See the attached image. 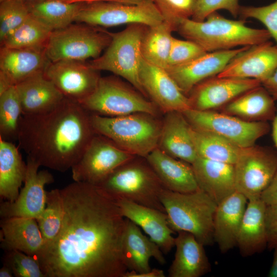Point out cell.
<instances>
[{
  "label": "cell",
  "instance_id": "25",
  "mask_svg": "<svg viewBox=\"0 0 277 277\" xmlns=\"http://www.w3.org/2000/svg\"><path fill=\"white\" fill-rule=\"evenodd\" d=\"M164 114L157 147L171 156L192 164L197 155L190 133L191 125L182 112Z\"/></svg>",
  "mask_w": 277,
  "mask_h": 277
},
{
  "label": "cell",
  "instance_id": "39",
  "mask_svg": "<svg viewBox=\"0 0 277 277\" xmlns=\"http://www.w3.org/2000/svg\"><path fill=\"white\" fill-rule=\"evenodd\" d=\"M27 3L22 0H5L0 5V43L29 16Z\"/></svg>",
  "mask_w": 277,
  "mask_h": 277
},
{
  "label": "cell",
  "instance_id": "47",
  "mask_svg": "<svg viewBox=\"0 0 277 277\" xmlns=\"http://www.w3.org/2000/svg\"><path fill=\"white\" fill-rule=\"evenodd\" d=\"M261 85L275 101L277 100V69L270 77L262 81Z\"/></svg>",
  "mask_w": 277,
  "mask_h": 277
},
{
  "label": "cell",
  "instance_id": "44",
  "mask_svg": "<svg viewBox=\"0 0 277 277\" xmlns=\"http://www.w3.org/2000/svg\"><path fill=\"white\" fill-rule=\"evenodd\" d=\"M240 6L239 0H198L191 19L203 22L211 13L220 9L226 10L236 17L239 15Z\"/></svg>",
  "mask_w": 277,
  "mask_h": 277
},
{
  "label": "cell",
  "instance_id": "33",
  "mask_svg": "<svg viewBox=\"0 0 277 277\" xmlns=\"http://www.w3.org/2000/svg\"><path fill=\"white\" fill-rule=\"evenodd\" d=\"M190 133L197 155L234 165L243 148L210 131L191 126Z\"/></svg>",
  "mask_w": 277,
  "mask_h": 277
},
{
  "label": "cell",
  "instance_id": "36",
  "mask_svg": "<svg viewBox=\"0 0 277 277\" xmlns=\"http://www.w3.org/2000/svg\"><path fill=\"white\" fill-rule=\"evenodd\" d=\"M52 30L30 14L2 43L10 48L45 47Z\"/></svg>",
  "mask_w": 277,
  "mask_h": 277
},
{
  "label": "cell",
  "instance_id": "13",
  "mask_svg": "<svg viewBox=\"0 0 277 277\" xmlns=\"http://www.w3.org/2000/svg\"><path fill=\"white\" fill-rule=\"evenodd\" d=\"M107 137L95 133L72 167L74 182L96 185L117 167L134 157Z\"/></svg>",
  "mask_w": 277,
  "mask_h": 277
},
{
  "label": "cell",
  "instance_id": "32",
  "mask_svg": "<svg viewBox=\"0 0 277 277\" xmlns=\"http://www.w3.org/2000/svg\"><path fill=\"white\" fill-rule=\"evenodd\" d=\"M27 164L18 148L11 142L0 137V196L12 202L17 197L24 183Z\"/></svg>",
  "mask_w": 277,
  "mask_h": 277
},
{
  "label": "cell",
  "instance_id": "41",
  "mask_svg": "<svg viewBox=\"0 0 277 277\" xmlns=\"http://www.w3.org/2000/svg\"><path fill=\"white\" fill-rule=\"evenodd\" d=\"M3 264L10 268L16 277H46L37 260L20 251H6Z\"/></svg>",
  "mask_w": 277,
  "mask_h": 277
},
{
  "label": "cell",
  "instance_id": "42",
  "mask_svg": "<svg viewBox=\"0 0 277 277\" xmlns=\"http://www.w3.org/2000/svg\"><path fill=\"white\" fill-rule=\"evenodd\" d=\"M239 16L241 19L254 18L263 24L277 46V0L264 6H241Z\"/></svg>",
  "mask_w": 277,
  "mask_h": 277
},
{
  "label": "cell",
  "instance_id": "5",
  "mask_svg": "<svg viewBox=\"0 0 277 277\" xmlns=\"http://www.w3.org/2000/svg\"><path fill=\"white\" fill-rule=\"evenodd\" d=\"M96 186L114 201L125 199L166 213L160 200L165 187L146 157L134 156Z\"/></svg>",
  "mask_w": 277,
  "mask_h": 277
},
{
  "label": "cell",
  "instance_id": "29",
  "mask_svg": "<svg viewBox=\"0 0 277 277\" xmlns=\"http://www.w3.org/2000/svg\"><path fill=\"white\" fill-rule=\"evenodd\" d=\"M266 207L260 197L248 201L237 238L242 256L262 252L267 247Z\"/></svg>",
  "mask_w": 277,
  "mask_h": 277
},
{
  "label": "cell",
  "instance_id": "34",
  "mask_svg": "<svg viewBox=\"0 0 277 277\" xmlns=\"http://www.w3.org/2000/svg\"><path fill=\"white\" fill-rule=\"evenodd\" d=\"M174 28L163 21L147 26L141 39L142 57L148 62L166 69L171 50Z\"/></svg>",
  "mask_w": 277,
  "mask_h": 277
},
{
  "label": "cell",
  "instance_id": "49",
  "mask_svg": "<svg viewBox=\"0 0 277 277\" xmlns=\"http://www.w3.org/2000/svg\"><path fill=\"white\" fill-rule=\"evenodd\" d=\"M273 249L272 263L268 274L269 277H277V246Z\"/></svg>",
  "mask_w": 277,
  "mask_h": 277
},
{
  "label": "cell",
  "instance_id": "24",
  "mask_svg": "<svg viewBox=\"0 0 277 277\" xmlns=\"http://www.w3.org/2000/svg\"><path fill=\"white\" fill-rule=\"evenodd\" d=\"M51 61L45 47L10 48L1 47L0 73L16 85L45 71Z\"/></svg>",
  "mask_w": 277,
  "mask_h": 277
},
{
  "label": "cell",
  "instance_id": "2",
  "mask_svg": "<svg viewBox=\"0 0 277 277\" xmlns=\"http://www.w3.org/2000/svg\"><path fill=\"white\" fill-rule=\"evenodd\" d=\"M90 114L78 102L65 97L49 111L23 114L19 147L41 166L64 172L78 161L95 134Z\"/></svg>",
  "mask_w": 277,
  "mask_h": 277
},
{
  "label": "cell",
  "instance_id": "54",
  "mask_svg": "<svg viewBox=\"0 0 277 277\" xmlns=\"http://www.w3.org/2000/svg\"><path fill=\"white\" fill-rule=\"evenodd\" d=\"M4 1H5V0H0V2H2Z\"/></svg>",
  "mask_w": 277,
  "mask_h": 277
},
{
  "label": "cell",
  "instance_id": "9",
  "mask_svg": "<svg viewBox=\"0 0 277 277\" xmlns=\"http://www.w3.org/2000/svg\"><path fill=\"white\" fill-rule=\"evenodd\" d=\"M80 104L90 113L119 116L136 112L159 115L161 112L147 97L117 76L100 77L93 92Z\"/></svg>",
  "mask_w": 277,
  "mask_h": 277
},
{
  "label": "cell",
  "instance_id": "51",
  "mask_svg": "<svg viewBox=\"0 0 277 277\" xmlns=\"http://www.w3.org/2000/svg\"><path fill=\"white\" fill-rule=\"evenodd\" d=\"M13 273L10 268L6 264H3L0 269V277H12Z\"/></svg>",
  "mask_w": 277,
  "mask_h": 277
},
{
  "label": "cell",
  "instance_id": "3",
  "mask_svg": "<svg viewBox=\"0 0 277 277\" xmlns=\"http://www.w3.org/2000/svg\"><path fill=\"white\" fill-rule=\"evenodd\" d=\"M245 23L244 19L226 18L215 11L203 22L191 18L182 20L176 31L207 52L251 46L272 38L267 29L252 28L245 25Z\"/></svg>",
  "mask_w": 277,
  "mask_h": 277
},
{
  "label": "cell",
  "instance_id": "31",
  "mask_svg": "<svg viewBox=\"0 0 277 277\" xmlns=\"http://www.w3.org/2000/svg\"><path fill=\"white\" fill-rule=\"evenodd\" d=\"M274 100L261 85L239 95L223 106L222 112L250 121L273 120L276 112Z\"/></svg>",
  "mask_w": 277,
  "mask_h": 277
},
{
  "label": "cell",
  "instance_id": "45",
  "mask_svg": "<svg viewBox=\"0 0 277 277\" xmlns=\"http://www.w3.org/2000/svg\"><path fill=\"white\" fill-rule=\"evenodd\" d=\"M266 226L267 248L272 249L277 246V205L267 206Z\"/></svg>",
  "mask_w": 277,
  "mask_h": 277
},
{
  "label": "cell",
  "instance_id": "16",
  "mask_svg": "<svg viewBox=\"0 0 277 277\" xmlns=\"http://www.w3.org/2000/svg\"><path fill=\"white\" fill-rule=\"evenodd\" d=\"M139 76L148 98L163 113L191 109L188 96L179 88L166 70L142 57Z\"/></svg>",
  "mask_w": 277,
  "mask_h": 277
},
{
  "label": "cell",
  "instance_id": "22",
  "mask_svg": "<svg viewBox=\"0 0 277 277\" xmlns=\"http://www.w3.org/2000/svg\"><path fill=\"white\" fill-rule=\"evenodd\" d=\"M1 246L5 251L16 250L36 258L45 242L35 219L13 216L1 221Z\"/></svg>",
  "mask_w": 277,
  "mask_h": 277
},
{
  "label": "cell",
  "instance_id": "48",
  "mask_svg": "<svg viewBox=\"0 0 277 277\" xmlns=\"http://www.w3.org/2000/svg\"><path fill=\"white\" fill-rule=\"evenodd\" d=\"M164 271L160 269H151L144 272L138 273L134 271H127L123 277H165Z\"/></svg>",
  "mask_w": 277,
  "mask_h": 277
},
{
  "label": "cell",
  "instance_id": "43",
  "mask_svg": "<svg viewBox=\"0 0 277 277\" xmlns=\"http://www.w3.org/2000/svg\"><path fill=\"white\" fill-rule=\"evenodd\" d=\"M206 53L207 52L202 47L192 41L181 40L173 37L167 67L189 63Z\"/></svg>",
  "mask_w": 277,
  "mask_h": 277
},
{
  "label": "cell",
  "instance_id": "38",
  "mask_svg": "<svg viewBox=\"0 0 277 277\" xmlns=\"http://www.w3.org/2000/svg\"><path fill=\"white\" fill-rule=\"evenodd\" d=\"M46 196L45 208L36 219L45 244L50 243L56 237L61 230L63 218L60 189L47 191Z\"/></svg>",
  "mask_w": 277,
  "mask_h": 277
},
{
  "label": "cell",
  "instance_id": "6",
  "mask_svg": "<svg viewBox=\"0 0 277 277\" xmlns=\"http://www.w3.org/2000/svg\"><path fill=\"white\" fill-rule=\"evenodd\" d=\"M160 200L174 232L193 234L204 246H211L213 238V219L217 204L200 189L191 193H179L164 189Z\"/></svg>",
  "mask_w": 277,
  "mask_h": 277
},
{
  "label": "cell",
  "instance_id": "28",
  "mask_svg": "<svg viewBox=\"0 0 277 277\" xmlns=\"http://www.w3.org/2000/svg\"><path fill=\"white\" fill-rule=\"evenodd\" d=\"M123 253L125 265L129 271L141 273L151 270L149 260L152 258L161 265L166 263L164 253L160 247L144 235L139 226L127 218Z\"/></svg>",
  "mask_w": 277,
  "mask_h": 277
},
{
  "label": "cell",
  "instance_id": "11",
  "mask_svg": "<svg viewBox=\"0 0 277 277\" xmlns=\"http://www.w3.org/2000/svg\"><path fill=\"white\" fill-rule=\"evenodd\" d=\"M182 112L192 127L214 133L242 148L254 145L270 130L267 122L247 121L212 110L190 109Z\"/></svg>",
  "mask_w": 277,
  "mask_h": 277
},
{
  "label": "cell",
  "instance_id": "1",
  "mask_svg": "<svg viewBox=\"0 0 277 277\" xmlns=\"http://www.w3.org/2000/svg\"><path fill=\"white\" fill-rule=\"evenodd\" d=\"M61 230L36 258L46 277H123L126 218L97 186L74 182L60 189Z\"/></svg>",
  "mask_w": 277,
  "mask_h": 277
},
{
  "label": "cell",
  "instance_id": "40",
  "mask_svg": "<svg viewBox=\"0 0 277 277\" xmlns=\"http://www.w3.org/2000/svg\"><path fill=\"white\" fill-rule=\"evenodd\" d=\"M155 5L165 22L176 31L180 22L191 18L198 0H150Z\"/></svg>",
  "mask_w": 277,
  "mask_h": 277
},
{
  "label": "cell",
  "instance_id": "8",
  "mask_svg": "<svg viewBox=\"0 0 277 277\" xmlns=\"http://www.w3.org/2000/svg\"><path fill=\"white\" fill-rule=\"evenodd\" d=\"M104 28L77 23L51 32L45 47L51 62L65 60L86 61L99 57L112 35Z\"/></svg>",
  "mask_w": 277,
  "mask_h": 277
},
{
  "label": "cell",
  "instance_id": "20",
  "mask_svg": "<svg viewBox=\"0 0 277 277\" xmlns=\"http://www.w3.org/2000/svg\"><path fill=\"white\" fill-rule=\"evenodd\" d=\"M115 201L123 216L141 227L164 254L174 247V232L169 226L166 213L125 199Z\"/></svg>",
  "mask_w": 277,
  "mask_h": 277
},
{
  "label": "cell",
  "instance_id": "7",
  "mask_svg": "<svg viewBox=\"0 0 277 277\" xmlns=\"http://www.w3.org/2000/svg\"><path fill=\"white\" fill-rule=\"evenodd\" d=\"M147 26L133 23L121 31L112 33L111 42L104 52L88 62L95 70L108 71L122 77L146 97L139 71L142 59L141 42Z\"/></svg>",
  "mask_w": 277,
  "mask_h": 277
},
{
  "label": "cell",
  "instance_id": "30",
  "mask_svg": "<svg viewBox=\"0 0 277 277\" xmlns=\"http://www.w3.org/2000/svg\"><path fill=\"white\" fill-rule=\"evenodd\" d=\"M15 86L21 102L22 115L49 111L65 97L44 72L30 76Z\"/></svg>",
  "mask_w": 277,
  "mask_h": 277
},
{
  "label": "cell",
  "instance_id": "50",
  "mask_svg": "<svg viewBox=\"0 0 277 277\" xmlns=\"http://www.w3.org/2000/svg\"><path fill=\"white\" fill-rule=\"evenodd\" d=\"M272 121V136L274 145L277 149V111Z\"/></svg>",
  "mask_w": 277,
  "mask_h": 277
},
{
  "label": "cell",
  "instance_id": "46",
  "mask_svg": "<svg viewBox=\"0 0 277 277\" xmlns=\"http://www.w3.org/2000/svg\"><path fill=\"white\" fill-rule=\"evenodd\" d=\"M260 198L267 206L277 205V172Z\"/></svg>",
  "mask_w": 277,
  "mask_h": 277
},
{
  "label": "cell",
  "instance_id": "35",
  "mask_svg": "<svg viewBox=\"0 0 277 277\" xmlns=\"http://www.w3.org/2000/svg\"><path fill=\"white\" fill-rule=\"evenodd\" d=\"M30 14L53 31L63 29L75 22L83 3H66L60 0L26 2Z\"/></svg>",
  "mask_w": 277,
  "mask_h": 277
},
{
  "label": "cell",
  "instance_id": "19",
  "mask_svg": "<svg viewBox=\"0 0 277 277\" xmlns=\"http://www.w3.org/2000/svg\"><path fill=\"white\" fill-rule=\"evenodd\" d=\"M248 47L207 52L191 62L165 69L181 90L188 96L196 85L217 75L234 56Z\"/></svg>",
  "mask_w": 277,
  "mask_h": 277
},
{
  "label": "cell",
  "instance_id": "4",
  "mask_svg": "<svg viewBox=\"0 0 277 277\" xmlns=\"http://www.w3.org/2000/svg\"><path fill=\"white\" fill-rule=\"evenodd\" d=\"M90 121L95 133L133 155L146 157L157 147L162 127L159 115L136 112L110 117L91 113Z\"/></svg>",
  "mask_w": 277,
  "mask_h": 277
},
{
  "label": "cell",
  "instance_id": "10",
  "mask_svg": "<svg viewBox=\"0 0 277 277\" xmlns=\"http://www.w3.org/2000/svg\"><path fill=\"white\" fill-rule=\"evenodd\" d=\"M164 21L150 0L125 2L95 1L83 3L75 22L103 28L140 23L156 25Z\"/></svg>",
  "mask_w": 277,
  "mask_h": 277
},
{
  "label": "cell",
  "instance_id": "26",
  "mask_svg": "<svg viewBox=\"0 0 277 277\" xmlns=\"http://www.w3.org/2000/svg\"><path fill=\"white\" fill-rule=\"evenodd\" d=\"M146 159L165 188L183 193L200 189L191 164L168 155L158 147Z\"/></svg>",
  "mask_w": 277,
  "mask_h": 277
},
{
  "label": "cell",
  "instance_id": "23",
  "mask_svg": "<svg viewBox=\"0 0 277 277\" xmlns=\"http://www.w3.org/2000/svg\"><path fill=\"white\" fill-rule=\"evenodd\" d=\"M247 203V199L236 191L217 205L213 219V238L222 253H226L236 246Z\"/></svg>",
  "mask_w": 277,
  "mask_h": 277
},
{
  "label": "cell",
  "instance_id": "15",
  "mask_svg": "<svg viewBox=\"0 0 277 277\" xmlns=\"http://www.w3.org/2000/svg\"><path fill=\"white\" fill-rule=\"evenodd\" d=\"M24 185L17 199L12 202L1 204L2 218L22 216L35 219L41 215L46 204V185L54 182L53 175L47 170H39L41 166L27 157Z\"/></svg>",
  "mask_w": 277,
  "mask_h": 277
},
{
  "label": "cell",
  "instance_id": "52",
  "mask_svg": "<svg viewBox=\"0 0 277 277\" xmlns=\"http://www.w3.org/2000/svg\"><path fill=\"white\" fill-rule=\"evenodd\" d=\"M66 3H89L95 1H116V2H125L131 0H60Z\"/></svg>",
  "mask_w": 277,
  "mask_h": 277
},
{
  "label": "cell",
  "instance_id": "53",
  "mask_svg": "<svg viewBox=\"0 0 277 277\" xmlns=\"http://www.w3.org/2000/svg\"><path fill=\"white\" fill-rule=\"evenodd\" d=\"M25 2H31V1H43V0H22Z\"/></svg>",
  "mask_w": 277,
  "mask_h": 277
},
{
  "label": "cell",
  "instance_id": "12",
  "mask_svg": "<svg viewBox=\"0 0 277 277\" xmlns=\"http://www.w3.org/2000/svg\"><path fill=\"white\" fill-rule=\"evenodd\" d=\"M234 168L236 191L248 201L259 198L277 172V153L266 147L243 148Z\"/></svg>",
  "mask_w": 277,
  "mask_h": 277
},
{
  "label": "cell",
  "instance_id": "37",
  "mask_svg": "<svg viewBox=\"0 0 277 277\" xmlns=\"http://www.w3.org/2000/svg\"><path fill=\"white\" fill-rule=\"evenodd\" d=\"M20 97L16 86L0 94V137L10 141L17 138L22 115Z\"/></svg>",
  "mask_w": 277,
  "mask_h": 277
},
{
  "label": "cell",
  "instance_id": "14",
  "mask_svg": "<svg viewBox=\"0 0 277 277\" xmlns=\"http://www.w3.org/2000/svg\"><path fill=\"white\" fill-rule=\"evenodd\" d=\"M44 74L65 97L80 103L93 92L101 77L88 62L73 60L51 62Z\"/></svg>",
  "mask_w": 277,
  "mask_h": 277
},
{
  "label": "cell",
  "instance_id": "27",
  "mask_svg": "<svg viewBox=\"0 0 277 277\" xmlns=\"http://www.w3.org/2000/svg\"><path fill=\"white\" fill-rule=\"evenodd\" d=\"M174 260L168 269L169 277H201L208 273L211 265L204 249L191 233L177 232Z\"/></svg>",
  "mask_w": 277,
  "mask_h": 277
},
{
  "label": "cell",
  "instance_id": "17",
  "mask_svg": "<svg viewBox=\"0 0 277 277\" xmlns=\"http://www.w3.org/2000/svg\"><path fill=\"white\" fill-rule=\"evenodd\" d=\"M261 85L255 79L208 78L196 85L188 95L191 109L205 111L221 108L241 94Z\"/></svg>",
  "mask_w": 277,
  "mask_h": 277
},
{
  "label": "cell",
  "instance_id": "21",
  "mask_svg": "<svg viewBox=\"0 0 277 277\" xmlns=\"http://www.w3.org/2000/svg\"><path fill=\"white\" fill-rule=\"evenodd\" d=\"M191 166L199 188L217 205L236 191L234 165L197 156Z\"/></svg>",
  "mask_w": 277,
  "mask_h": 277
},
{
  "label": "cell",
  "instance_id": "18",
  "mask_svg": "<svg viewBox=\"0 0 277 277\" xmlns=\"http://www.w3.org/2000/svg\"><path fill=\"white\" fill-rule=\"evenodd\" d=\"M276 69L277 46L268 41L240 52L217 76L255 79L262 82Z\"/></svg>",
  "mask_w": 277,
  "mask_h": 277
}]
</instances>
